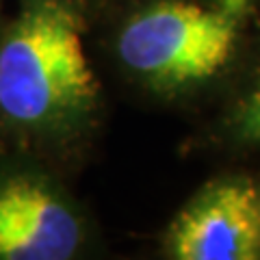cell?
<instances>
[{
  "instance_id": "cell-1",
  "label": "cell",
  "mask_w": 260,
  "mask_h": 260,
  "mask_svg": "<svg viewBox=\"0 0 260 260\" xmlns=\"http://www.w3.org/2000/svg\"><path fill=\"white\" fill-rule=\"evenodd\" d=\"M93 0H7L0 22V152L74 178L109 124L89 46Z\"/></svg>"
},
{
  "instance_id": "cell-2",
  "label": "cell",
  "mask_w": 260,
  "mask_h": 260,
  "mask_svg": "<svg viewBox=\"0 0 260 260\" xmlns=\"http://www.w3.org/2000/svg\"><path fill=\"white\" fill-rule=\"evenodd\" d=\"M260 24V0H93L89 46L107 87L193 119Z\"/></svg>"
},
{
  "instance_id": "cell-3",
  "label": "cell",
  "mask_w": 260,
  "mask_h": 260,
  "mask_svg": "<svg viewBox=\"0 0 260 260\" xmlns=\"http://www.w3.org/2000/svg\"><path fill=\"white\" fill-rule=\"evenodd\" d=\"M104 251L100 223L48 162L0 152V260H89Z\"/></svg>"
},
{
  "instance_id": "cell-4",
  "label": "cell",
  "mask_w": 260,
  "mask_h": 260,
  "mask_svg": "<svg viewBox=\"0 0 260 260\" xmlns=\"http://www.w3.org/2000/svg\"><path fill=\"white\" fill-rule=\"evenodd\" d=\"M160 260H260V167L219 165L156 237Z\"/></svg>"
},
{
  "instance_id": "cell-5",
  "label": "cell",
  "mask_w": 260,
  "mask_h": 260,
  "mask_svg": "<svg viewBox=\"0 0 260 260\" xmlns=\"http://www.w3.org/2000/svg\"><path fill=\"white\" fill-rule=\"evenodd\" d=\"M182 148L217 165L260 167V24L219 95L191 119Z\"/></svg>"
},
{
  "instance_id": "cell-6",
  "label": "cell",
  "mask_w": 260,
  "mask_h": 260,
  "mask_svg": "<svg viewBox=\"0 0 260 260\" xmlns=\"http://www.w3.org/2000/svg\"><path fill=\"white\" fill-rule=\"evenodd\" d=\"M5 7H7V0H0V22H3V15H5Z\"/></svg>"
}]
</instances>
